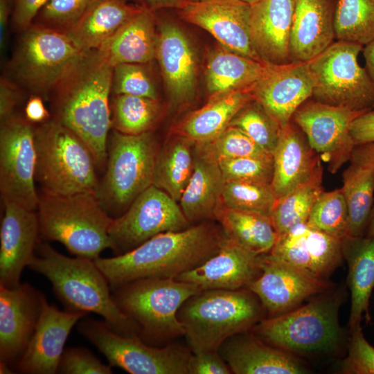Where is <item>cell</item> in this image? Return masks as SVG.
Wrapping results in <instances>:
<instances>
[{"label": "cell", "mask_w": 374, "mask_h": 374, "mask_svg": "<svg viewBox=\"0 0 374 374\" xmlns=\"http://www.w3.org/2000/svg\"><path fill=\"white\" fill-rule=\"evenodd\" d=\"M227 237L221 226L203 222L157 234L128 252L94 261L111 290L141 278H176L216 253Z\"/></svg>", "instance_id": "cell-1"}, {"label": "cell", "mask_w": 374, "mask_h": 374, "mask_svg": "<svg viewBox=\"0 0 374 374\" xmlns=\"http://www.w3.org/2000/svg\"><path fill=\"white\" fill-rule=\"evenodd\" d=\"M112 78L113 67L97 51H89L51 92L53 118L84 142L98 167L107 159Z\"/></svg>", "instance_id": "cell-2"}, {"label": "cell", "mask_w": 374, "mask_h": 374, "mask_svg": "<svg viewBox=\"0 0 374 374\" xmlns=\"http://www.w3.org/2000/svg\"><path fill=\"white\" fill-rule=\"evenodd\" d=\"M28 267L50 281L67 310L97 314L114 331L140 337L138 326L115 302L109 283L94 260L68 257L39 242Z\"/></svg>", "instance_id": "cell-3"}, {"label": "cell", "mask_w": 374, "mask_h": 374, "mask_svg": "<svg viewBox=\"0 0 374 374\" xmlns=\"http://www.w3.org/2000/svg\"><path fill=\"white\" fill-rule=\"evenodd\" d=\"M248 288L206 290L180 307L177 317L193 351H218L235 335L250 331L261 321L262 307Z\"/></svg>", "instance_id": "cell-4"}, {"label": "cell", "mask_w": 374, "mask_h": 374, "mask_svg": "<svg viewBox=\"0 0 374 374\" xmlns=\"http://www.w3.org/2000/svg\"><path fill=\"white\" fill-rule=\"evenodd\" d=\"M40 237L62 244L73 255L95 260L112 249L109 229L113 218L96 192L39 195L37 210Z\"/></svg>", "instance_id": "cell-5"}, {"label": "cell", "mask_w": 374, "mask_h": 374, "mask_svg": "<svg viewBox=\"0 0 374 374\" xmlns=\"http://www.w3.org/2000/svg\"><path fill=\"white\" fill-rule=\"evenodd\" d=\"M35 179L42 193L71 195L96 192V163L88 146L55 118L35 128Z\"/></svg>", "instance_id": "cell-6"}, {"label": "cell", "mask_w": 374, "mask_h": 374, "mask_svg": "<svg viewBox=\"0 0 374 374\" xmlns=\"http://www.w3.org/2000/svg\"><path fill=\"white\" fill-rule=\"evenodd\" d=\"M201 291L193 283L174 278H145L121 285L112 294L138 326L142 340L152 341L184 335L178 310Z\"/></svg>", "instance_id": "cell-7"}, {"label": "cell", "mask_w": 374, "mask_h": 374, "mask_svg": "<svg viewBox=\"0 0 374 374\" xmlns=\"http://www.w3.org/2000/svg\"><path fill=\"white\" fill-rule=\"evenodd\" d=\"M108 143L107 169L96 193L108 214H123L153 184L159 148L150 132L128 135L114 130Z\"/></svg>", "instance_id": "cell-8"}, {"label": "cell", "mask_w": 374, "mask_h": 374, "mask_svg": "<svg viewBox=\"0 0 374 374\" xmlns=\"http://www.w3.org/2000/svg\"><path fill=\"white\" fill-rule=\"evenodd\" d=\"M87 52L66 33L32 24L22 30L10 71L15 80L33 93L46 95Z\"/></svg>", "instance_id": "cell-9"}, {"label": "cell", "mask_w": 374, "mask_h": 374, "mask_svg": "<svg viewBox=\"0 0 374 374\" xmlns=\"http://www.w3.org/2000/svg\"><path fill=\"white\" fill-rule=\"evenodd\" d=\"M363 48L337 40L308 62L313 100L355 111L368 112L374 107V84L358 62Z\"/></svg>", "instance_id": "cell-10"}, {"label": "cell", "mask_w": 374, "mask_h": 374, "mask_svg": "<svg viewBox=\"0 0 374 374\" xmlns=\"http://www.w3.org/2000/svg\"><path fill=\"white\" fill-rule=\"evenodd\" d=\"M340 297L322 296L282 314L261 320L251 331L266 343L289 352L331 349L340 335Z\"/></svg>", "instance_id": "cell-11"}, {"label": "cell", "mask_w": 374, "mask_h": 374, "mask_svg": "<svg viewBox=\"0 0 374 374\" xmlns=\"http://www.w3.org/2000/svg\"><path fill=\"white\" fill-rule=\"evenodd\" d=\"M85 317L78 321V330L103 354L109 365L131 374H189L193 354L186 348L177 344L154 347L139 337L114 331L104 320Z\"/></svg>", "instance_id": "cell-12"}, {"label": "cell", "mask_w": 374, "mask_h": 374, "mask_svg": "<svg viewBox=\"0 0 374 374\" xmlns=\"http://www.w3.org/2000/svg\"><path fill=\"white\" fill-rule=\"evenodd\" d=\"M189 225L177 202L152 184L123 214L113 218L109 234L117 256L157 234L183 230Z\"/></svg>", "instance_id": "cell-13"}, {"label": "cell", "mask_w": 374, "mask_h": 374, "mask_svg": "<svg viewBox=\"0 0 374 374\" xmlns=\"http://www.w3.org/2000/svg\"><path fill=\"white\" fill-rule=\"evenodd\" d=\"M37 153L35 128L19 116L1 122L0 193L10 201L37 211L39 195L35 188Z\"/></svg>", "instance_id": "cell-14"}, {"label": "cell", "mask_w": 374, "mask_h": 374, "mask_svg": "<svg viewBox=\"0 0 374 374\" xmlns=\"http://www.w3.org/2000/svg\"><path fill=\"white\" fill-rule=\"evenodd\" d=\"M366 112L352 110L306 100L295 112L292 121L306 136L321 159L335 173L350 159L356 146L350 134L353 121Z\"/></svg>", "instance_id": "cell-15"}, {"label": "cell", "mask_w": 374, "mask_h": 374, "mask_svg": "<svg viewBox=\"0 0 374 374\" xmlns=\"http://www.w3.org/2000/svg\"><path fill=\"white\" fill-rule=\"evenodd\" d=\"M177 8L184 21L206 30L223 47L264 62L251 39L250 4L242 0H182Z\"/></svg>", "instance_id": "cell-16"}, {"label": "cell", "mask_w": 374, "mask_h": 374, "mask_svg": "<svg viewBox=\"0 0 374 374\" xmlns=\"http://www.w3.org/2000/svg\"><path fill=\"white\" fill-rule=\"evenodd\" d=\"M261 273L248 286L271 317L285 313L305 299L330 287L317 278L269 253L260 255Z\"/></svg>", "instance_id": "cell-17"}, {"label": "cell", "mask_w": 374, "mask_h": 374, "mask_svg": "<svg viewBox=\"0 0 374 374\" xmlns=\"http://www.w3.org/2000/svg\"><path fill=\"white\" fill-rule=\"evenodd\" d=\"M45 296L31 285H0V362L12 366L25 352L37 326Z\"/></svg>", "instance_id": "cell-18"}, {"label": "cell", "mask_w": 374, "mask_h": 374, "mask_svg": "<svg viewBox=\"0 0 374 374\" xmlns=\"http://www.w3.org/2000/svg\"><path fill=\"white\" fill-rule=\"evenodd\" d=\"M313 86L308 62H291L271 64L250 93L283 128L292 121L296 109L312 97Z\"/></svg>", "instance_id": "cell-19"}, {"label": "cell", "mask_w": 374, "mask_h": 374, "mask_svg": "<svg viewBox=\"0 0 374 374\" xmlns=\"http://www.w3.org/2000/svg\"><path fill=\"white\" fill-rule=\"evenodd\" d=\"M0 231V285L11 288L21 282L23 269L35 256L39 222L36 211L5 201Z\"/></svg>", "instance_id": "cell-20"}, {"label": "cell", "mask_w": 374, "mask_h": 374, "mask_svg": "<svg viewBox=\"0 0 374 374\" xmlns=\"http://www.w3.org/2000/svg\"><path fill=\"white\" fill-rule=\"evenodd\" d=\"M88 314L60 310L45 299L41 314L27 348L14 365L26 374H55L73 326Z\"/></svg>", "instance_id": "cell-21"}, {"label": "cell", "mask_w": 374, "mask_h": 374, "mask_svg": "<svg viewBox=\"0 0 374 374\" xmlns=\"http://www.w3.org/2000/svg\"><path fill=\"white\" fill-rule=\"evenodd\" d=\"M269 253L317 278L324 279L343 258L342 240L304 223L278 235Z\"/></svg>", "instance_id": "cell-22"}, {"label": "cell", "mask_w": 374, "mask_h": 374, "mask_svg": "<svg viewBox=\"0 0 374 374\" xmlns=\"http://www.w3.org/2000/svg\"><path fill=\"white\" fill-rule=\"evenodd\" d=\"M260 273V255L228 236L216 253L176 279L193 283L202 290H233L247 288Z\"/></svg>", "instance_id": "cell-23"}, {"label": "cell", "mask_w": 374, "mask_h": 374, "mask_svg": "<svg viewBox=\"0 0 374 374\" xmlns=\"http://www.w3.org/2000/svg\"><path fill=\"white\" fill-rule=\"evenodd\" d=\"M156 58L175 105L185 104L195 95L197 61L192 44L182 30L169 22L161 24Z\"/></svg>", "instance_id": "cell-24"}, {"label": "cell", "mask_w": 374, "mask_h": 374, "mask_svg": "<svg viewBox=\"0 0 374 374\" xmlns=\"http://www.w3.org/2000/svg\"><path fill=\"white\" fill-rule=\"evenodd\" d=\"M218 352L235 374H298L305 368L292 354L273 346L251 330L231 336Z\"/></svg>", "instance_id": "cell-25"}, {"label": "cell", "mask_w": 374, "mask_h": 374, "mask_svg": "<svg viewBox=\"0 0 374 374\" xmlns=\"http://www.w3.org/2000/svg\"><path fill=\"white\" fill-rule=\"evenodd\" d=\"M294 5V0H260L251 5V39L262 61L272 64L292 62L290 39Z\"/></svg>", "instance_id": "cell-26"}, {"label": "cell", "mask_w": 374, "mask_h": 374, "mask_svg": "<svg viewBox=\"0 0 374 374\" xmlns=\"http://www.w3.org/2000/svg\"><path fill=\"white\" fill-rule=\"evenodd\" d=\"M272 156L271 186L276 199L309 180L322 168L319 154L292 121L280 128Z\"/></svg>", "instance_id": "cell-27"}, {"label": "cell", "mask_w": 374, "mask_h": 374, "mask_svg": "<svg viewBox=\"0 0 374 374\" xmlns=\"http://www.w3.org/2000/svg\"><path fill=\"white\" fill-rule=\"evenodd\" d=\"M290 53L292 62H308L334 43V14L329 0H294Z\"/></svg>", "instance_id": "cell-28"}, {"label": "cell", "mask_w": 374, "mask_h": 374, "mask_svg": "<svg viewBox=\"0 0 374 374\" xmlns=\"http://www.w3.org/2000/svg\"><path fill=\"white\" fill-rule=\"evenodd\" d=\"M194 157L193 175L179 202L190 223L215 219L225 182L218 161L196 143Z\"/></svg>", "instance_id": "cell-29"}, {"label": "cell", "mask_w": 374, "mask_h": 374, "mask_svg": "<svg viewBox=\"0 0 374 374\" xmlns=\"http://www.w3.org/2000/svg\"><path fill=\"white\" fill-rule=\"evenodd\" d=\"M152 10L143 9L127 21L98 50L111 66L147 64L156 58L157 34Z\"/></svg>", "instance_id": "cell-30"}, {"label": "cell", "mask_w": 374, "mask_h": 374, "mask_svg": "<svg viewBox=\"0 0 374 374\" xmlns=\"http://www.w3.org/2000/svg\"><path fill=\"white\" fill-rule=\"evenodd\" d=\"M342 254L348 267V285L351 293L350 330L361 325L363 317L370 321L369 301L374 288V236L342 239Z\"/></svg>", "instance_id": "cell-31"}, {"label": "cell", "mask_w": 374, "mask_h": 374, "mask_svg": "<svg viewBox=\"0 0 374 374\" xmlns=\"http://www.w3.org/2000/svg\"><path fill=\"white\" fill-rule=\"evenodd\" d=\"M252 100L250 92L242 90L210 98L203 107L178 122L172 134L184 136L194 143L210 141L228 127L235 116Z\"/></svg>", "instance_id": "cell-32"}, {"label": "cell", "mask_w": 374, "mask_h": 374, "mask_svg": "<svg viewBox=\"0 0 374 374\" xmlns=\"http://www.w3.org/2000/svg\"><path fill=\"white\" fill-rule=\"evenodd\" d=\"M143 9L123 0H98L66 33L82 50L97 51Z\"/></svg>", "instance_id": "cell-33"}, {"label": "cell", "mask_w": 374, "mask_h": 374, "mask_svg": "<svg viewBox=\"0 0 374 374\" xmlns=\"http://www.w3.org/2000/svg\"><path fill=\"white\" fill-rule=\"evenodd\" d=\"M271 64L244 57L223 46L216 49L206 64V87L210 98L236 90L250 92Z\"/></svg>", "instance_id": "cell-34"}, {"label": "cell", "mask_w": 374, "mask_h": 374, "mask_svg": "<svg viewBox=\"0 0 374 374\" xmlns=\"http://www.w3.org/2000/svg\"><path fill=\"white\" fill-rule=\"evenodd\" d=\"M172 136L159 149L153 185L179 202L193 175L195 143L181 135Z\"/></svg>", "instance_id": "cell-35"}, {"label": "cell", "mask_w": 374, "mask_h": 374, "mask_svg": "<svg viewBox=\"0 0 374 374\" xmlns=\"http://www.w3.org/2000/svg\"><path fill=\"white\" fill-rule=\"evenodd\" d=\"M215 220L231 239L258 255L269 253L278 237L270 217L262 214L234 210L221 204Z\"/></svg>", "instance_id": "cell-36"}, {"label": "cell", "mask_w": 374, "mask_h": 374, "mask_svg": "<svg viewBox=\"0 0 374 374\" xmlns=\"http://www.w3.org/2000/svg\"><path fill=\"white\" fill-rule=\"evenodd\" d=\"M341 189L348 209L346 235L364 236L374 202V169L350 163Z\"/></svg>", "instance_id": "cell-37"}, {"label": "cell", "mask_w": 374, "mask_h": 374, "mask_svg": "<svg viewBox=\"0 0 374 374\" xmlns=\"http://www.w3.org/2000/svg\"><path fill=\"white\" fill-rule=\"evenodd\" d=\"M322 173L323 168L307 181L276 199L270 218L278 235L307 222L314 202L323 191Z\"/></svg>", "instance_id": "cell-38"}, {"label": "cell", "mask_w": 374, "mask_h": 374, "mask_svg": "<svg viewBox=\"0 0 374 374\" xmlns=\"http://www.w3.org/2000/svg\"><path fill=\"white\" fill-rule=\"evenodd\" d=\"M158 99L116 95L111 104L112 127L128 135L150 132L160 114Z\"/></svg>", "instance_id": "cell-39"}, {"label": "cell", "mask_w": 374, "mask_h": 374, "mask_svg": "<svg viewBox=\"0 0 374 374\" xmlns=\"http://www.w3.org/2000/svg\"><path fill=\"white\" fill-rule=\"evenodd\" d=\"M334 26L337 40L366 46L374 39V0H339Z\"/></svg>", "instance_id": "cell-40"}, {"label": "cell", "mask_w": 374, "mask_h": 374, "mask_svg": "<svg viewBox=\"0 0 374 374\" xmlns=\"http://www.w3.org/2000/svg\"><path fill=\"white\" fill-rule=\"evenodd\" d=\"M276 197L269 184L225 181L222 204L229 208L270 217Z\"/></svg>", "instance_id": "cell-41"}, {"label": "cell", "mask_w": 374, "mask_h": 374, "mask_svg": "<svg viewBox=\"0 0 374 374\" xmlns=\"http://www.w3.org/2000/svg\"><path fill=\"white\" fill-rule=\"evenodd\" d=\"M306 223L342 240L347 235L348 209L341 188L323 191L314 202Z\"/></svg>", "instance_id": "cell-42"}, {"label": "cell", "mask_w": 374, "mask_h": 374, "mask_svg": "<svg viewBox=\"0 0 374 374\" xmlns=\"http://www.w3.org/2000/svg\"><path fill=\"white\" fill-rule=\"evenodd\" d=\"M230 125L247 134L257 145L273 154L280 127L260 103L252 100L235 116Z\"/></svg>", "instance_id": "cell-43"}, {"label": "cell", "mask_w": 374, "mask_h": 374, "mask_svg": "<svg viewBox=\"0 0 374 374\" xmlns=\"http://www.w3.org/2000/svg\"><path fill=\"white\" fill-rule=\"evenodd\" d=\"M217 161L245 157H270L240 128L229 125L214 139L195 143Z\"/></svg>", "instance_id": "cell-44"}, {"label": "cell", "mask_w": 374, "mask_h": 374, "mask_svg": "<svg viewBox=\"0 0 374 374\" xmlns=\"http://www.w3.org/2000/svg\"><path fill=\"white\" fill-rule=\"evenodd\" d=\"M224 181L271 184L274 161L270 157H245L218 161Z\"/></svg>", "instance_id": "cell-45"}, {"label": "cell", "mask_w": 374, "mask_h": 374, "mask_svg": "<svg viewBox=\"0 0 374 374\" xmlns=\"http://www.w3.org/2000/svg\"><path fill=\"white\" fill-rule=\"evenodd\" d=\"M98 0H48L39 14V24L66 33Z\"/></svg>", "instance_id": "cell-46"}, {"label": "cell", "mask_w": 374, "mask_h": 374, "mask_svg": "<svg viewBox=\"0 0 374 374\" xmlns=\"http://www.w3.org/2000/svg\"><path fill=\"white\" fill-rule=\"evenodd\" d=\"M143 64H121L113 67L112 91L115 95L157 99L154 84Z\"/></svg>", "instance_id": "cell-47"}, {"label": "cell", "mask_w": 374, "mask_h": 374, "mask_svg": "<svg viewBox=\"0 0 374 374\" xmlns=\"http://www.w3.org/2000/svg\"><path fill=\"white\" fill-rule=\"evenodd\" d=\"M341 371L348 374H374V347L364 337L361 325L350 330L348 353Z\"/></svg>", "instance_id": "cell-48"}, {"label": "cell", "mask_w": 374, "mask_h": 374, "mask_svg": "<svg viewBox=\"0 0 374 374\" xmlns=\"http://www.w3.org/2000/svg\"><path fill=\"white\" fill-rule=\"evenodd\" d=\"M111 365L102 363L93 354L82 347L64 349L57 373L62 374H112Z\"/></svg>", "instance_id": "cell-49"}, {"label": "cell", "mask_w": 374, "mask_h": 374, "mask_svg": "<svg viewBox=\"0 0 374 374\" xmlns=\"http://www.w3.org/2000/svg\"><path fill=\"white\" fill-rule=\"evenodd\" d=\"M232 373L218 351L193 353L189 363V374Z\"/></svg>", "instance_id": "cell-50"}, {"label": "cell", "mask_w": 374, "mask_h": 374, "mask_svg": "<svg viewBox=\"0 0 374 374\" xmlns=\"http://www.w3.org/2000/svg\"><path fill=\"white\" fill-rule=\"evenodd\" d=\"M48 0H15L12 19L21 31L29 27Z\"/></svg>", "instance_id": "cell-51"}, {"label": "cell", "mask_w": 374, "mask_h": 374, "mask_svg": "<svg viewBox=\"0 0 374 374\" xmlns=\"http://www.w3.org/2000/svg\"><path fill=\"white\" fill-rule=\"evenodd\" d=\"M350 134L356 145L374 143V110L363 113L353 121Z\"/></svg>", "instance_id": "cell-52"}, {"label": "cell", "mask_w": 374, "mask_h": 374, "mask_svg": "<svg viewBox=\"0 0 374 374\" xmlns=\"http://www.w3.org/2000/svg\"><path fill=\"white\" fill-rule=\"evenodd\" d=\"M19 92L17 87L6 78L0 81V121H3L15 114L19 102Z\"/></svg>", "instance_id": "cell-53"}, {"label": "cell", "mask_w": 374, "mask_h": 374, "mask_svg": "<svg viewBox=\"0 0 374 374\" xmlns=\"http://www.w3.org/2000/svg\"><path fill=\"white\" fill-rule=\"evenodd\" d=\"M50 114L39 95L32 96L25 107V118L31 123H42L48 120Z\"/></svg>", "instance_id": "cell-54"}, {"label": "cell", "mask_w": 374, "mask_h": 374, "mask_svg": "<svg viewBox=\"0 0 374 374\" xmlns=\"http://www.w3.org/2000/svg\"><path fill=\"white\" fill-rule=\"evenodd\" d=\"M350 161V163L374 169V143L356 145Z\"/></svg>", "instance_id": "cell-55"}, {"label": "cell", "mask_w": 374, "mask_h": 374, "mask_svg": "<svg viewBox=\"0 0 374 374\" xmlns=\"http://www.w3.org/2000/svg\"><path fill=\"white\" fill-rule=\"evenodd\" d=\"M12 10V0H0V46L4 50L6 43L7 26Z\"/></svg>", "instance_id": "cell-56"}, {"label": "cell", "mask_w": 374, "mask_h": 374, "mask_svg": "<svg viewBox=\"0 0 374 374\" xmlns=\"http://www.w3.org/2000/svg\"><path fill=\"white\" fill-rule=\"evenodd\" d=\"M363 55L365 60V69L374 84V39L364 46Z\"/></svg>", "instance_id": "cell-57"}, {"label": "cell", "mask_w": 374, "mask_h": 374, "mask_svg": "<svg viewBox=\"0 0 374 374\" xmlns=\"http://www.w3.org/2000/svg\"><path fill=\"white\" fill-rule=\"evenodd\" d=\"M141 7L152 10L161 8H177L182 0H136Z\"/></svg>", "instance_id": "cell-58"}, {"label": "cell", "mask_w": 374, "mask_h": 374, "mask_svg": "<svg viewBox=\"0 0 374 374\" xmlns=\"http://www.w3.org/2000/svg\"><path fill=\"white\" fill-rule=\"evenodd\" d=\"M365 235L368 237L374 236V202Z\"/></svg>", "instance_id": "cell-59"}, {"label": "cell", "mask_w": 374, "mask_h": 374, "mask_svg": "<svg viewBox=\"0 0 374 374\" xmlns=\"http://www.w3.org/2000/svg\"><path fill=\"white\" fill-rule=\"evenodd\" d=\"M14 371L12 369V366L0 362V373L1 374H11L14 373Z\"/></svg>", "instance_id": "cell-60"}, {"label": "cell", "mask_w": 374, "mask_h": 374, "mask_svg": "<svg viewBox=\"0 0 374 374\" xmlns=\"http://www.w3.org/2000/svg\"><path fill=\"white\" fill-rule=\"evenodd\" d=\"M250 5L255 3L256 2L260 1V0H242Z\"/></svg>", "instance_id": "cell-61"}]
</instances>
